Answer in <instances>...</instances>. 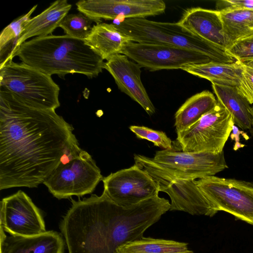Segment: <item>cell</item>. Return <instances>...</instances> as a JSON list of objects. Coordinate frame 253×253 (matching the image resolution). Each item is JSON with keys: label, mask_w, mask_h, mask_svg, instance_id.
<instances>
[{"label": "cell", "mask_w": 253, "mask_h": 253, "mask_svg": "<svg viewBox=\"0 0 253 253\" xmlns=\"http://www.w3.org/2000/svg\"><path fill=\"white\" fill-rule=\"evenodd\" d=\"M218 10L227 7L253 9V0H222L217 3Z\"/></svg>", "instance_id": "obj_30"}, {"label": "cell", "mask_w": 253, "mask_h": 253, "mask_svg": "<svg viewBox=\"0 0 253 253\" xmlns=\"http://www.w3.org/2000/svg\"><path fill=\"white\" fill-rule=\"evenodd\" d=\"M218 102L231 115L234 124L244 130L253 129V106L236 87L212 84Z\"/></svg>", "instance_id": "obj_20"}, {"label": "cell", "mask_w": 253, "mask_h": 253, "mask_svg": "<svg viewBox=\"0 0 253 253\" xmlns=\"http://www.w3.org/2000/svg\"><path fill=\"white\" fill-rule=\"evenodd\" d=\"M129 129L137 137L151 141L155 146L160 147L164 150L173 149L172 141L163 131L137 126H131Z\"/></svg>", "instance_id": "obj_27"}, {"label": "cell", "mask_w": 253, "mask_h": 253, "mask_svg": "<svg viewBox=\"0 0 253 253\" xmlns=\"http://www.w3.org/2000/svg\"><path fill=\"white\" fill-rule=\"evenodd\" d=\"M85 43L103 60L113 55L122 54L124 48L133 42L120 32L114 24L99 23L94 24L84 40Z\"/></svg>", "instance_id": "obj_19"}, {"label": "cell", "mask_w": 253, "mask_h": 253, "mask_svg": "<svg viewBox=\"0 0 253 253\" xmlns=\"http://www.w3.org/2000/svg\"><path fill=\"white\" fill-rule=\"evenodd\" d=\"M217 103L214 95L208 90L203 91L187 99L175 114L174 126L176 132L189 128L213 109Z\"/></svg>", "instance_id": "obj_22"}, {"label": "cell", "mask_w": 253, "mask_h": 253, "mask_svg": "<svg viewBox=\"0 0 253 253\" xmlns=\"http://www.w3.org/2000/svg\"><path fill=\"white\" fill-rule=\"evenodd\" d=\"M140 68L139 64L122 54L110 57L104 66L114 78L118 88L152 115L155 113V108L141 82Z\"/></svg>", "instance_id": "obj_15"}, {"label": "cell", "mask_w": 253, "mask_h": 253, "mask_svg": "<svg viewBox=\"0 0 253 253\" xmlns=\"http://www.w3.org/2000/svg\"><path fill=\"white\" fill-rule=\"evenodd\" d=\"M116 28L133 42L175 46L203 53L214 62L236 61L219 49L183 28L178 23L157 22L145 18L125 19L114 24Z\"/></svg>", "instance_id": "obj_4"}, {"label": "cell", "mask_w": 253, "mask_h": 253, "mask_svg": "<svg viewBox=\"0 0 253 253\" xmlns=\"http://www.w3.org/2000/svg\"><path fill=\"white\" fill-rule=\"evenodd\" d=\"M22 62L51 76L63 78L69 73L95 78L102 72L105 62L84 40L67 35L37 37L12 51Z\"/></svg>", "instance_id": "obj_3"}, {"label": "cell", "mask_w": 253, "mask_h": 253, "mask_svg": "<svg viewBox=\"0 0 253 253\" xmlns=\"http://www.w3.org/2000/svg\"><path fill=\"white\" fill-rule=\"evenodd\" d=\"M225 52L241 63L253 59V35L234 42L226 48Z\"/></svg>", "instance_id": "obj_28"}, {"label": "cell", "mask_w": 253, "mask_h": 253, "mask_svg": "<svg viewBox=\"0 0 253 253\" xmlns=\"http://www.w3.org/2000/svg\"><path fill=\"white\" fill-rule=\"evenodd\" d=\"M71 202L59 225L68 253H116L122 245L143 237L170 207L159 195L126 208L104 192Z\"/></svg>", "instance_id": "obj_2"}, {"label": "cell", "mask_w": 253, "mask_h": 253, "mask_svg": "<svg viewBox=\"0 0 253 253\" xmlns=\"http://www.w3.org/2000/svg\"><path fill=\"white\" fill-rule=\"evenodd\" d=\"M0 227L10 235L31 236L46 231L40 210L23 191L0 202Z\"/></svg>", "instance_id": "obj_13"}, {"label": "cell", "mask_w": 253, "mask_h": 253, "mask_svg": "<svg viewBox=\"0 0 253 253\" xmlns=\"http://www.w3.org/2000/svg\"><path fill=\"white\" fill-rule=\"evenodd\" d=\"M71 7L72 5L67 0H57L42 13L31 18L24 26L14 49L30 38L51 35Z\"/></svg>", "instance_id": "obj_18"}, {"label": "cell", "mask_w": 253, "mask_h": 253, "mask_svg": "<svg viewBox=\"0 0 253 253\" xmlns=\"http://www.w3.org/2000/svg\"><path fill=\"white\" fill-rule=\"evenodd\" d=\"M242 63V75L237 88L240 94L253 104V59Z\"/></svg>", "instance_id": "obj_29"}, {"label": "cell", "mask_w": 253, "mask_h": 253, "mask_svg": "<svg viewBox=\"0 0 253 253\" xmlns=\"http://www.w3.org/2000/svg\"><path fill=\"white\" fill-rule=\"evenodd\" d=\"M182 70L194 76L207 79L212 84L237 87L243 70L242 63L211 62L187 65Z\"/></svg>", "instance_id": "obj_21"}, {"label": "cell", "mask_w": 253, "mask_h": 253, "mask_svg": "<svg viewBox=\"0 0 253 253\" xmlns=\"http://www.w3.org/2000/svg\"><path fill=\"white\" fill-rule=\"evenodd\" d=\"M218 11L227 47L238 40L253 35V9L227 7Z\"/></svg>", "instance_id": "obj_23"}, {"label": "cell", "mask_w": 253, "mask_h": 253, "mask_svg": "<svg viewBox=\"0 0 253 253\" xmlns=\"http://www.w3.org/2000/svg\"><path fill=\"white\" fill-rule=\"evenodd\" d=\"M103 178L92 157L82 149L66 154L43 184L54 197L62 199L91 193Z\"/></svg>", "instance_id": "obj_6"}, {"label": "cell", "mask_w": 253, "mask_h": 253, "mask_svg": "<svg viewBox=\"0 0 253 253\" xmlns=\"http://www.w3.org/2000/svg\"><path fill=\"white\" fill-rule=\"evenodd\" d=\"M77 8L86 16L101 22V19L113 20L145 18L165 12L162 0H82Z\"/></svg>", "instance_id": "obj_14"}, {"label": "cell", "mask_w": 253, "mask_h": 253, "mask_svg": "<svg viewBox=\"0 0 253 253\" xmlns=\"http://www.w3.org/2000/svg\"><path fill=\"white\" fill-rule=\"evenodd\" d=\"M134 160L135 164L154 180L159 191L168 194L171 200L169 211L210 217L218 212L198 187L195 179L175 177L162 169L151 158L135 154Z\"/></svg>", "instance_id": "obj_7"}, {"label": "cell", "mask_w": 253, "mask_h": 253, "mask_svg": "<svg viewBox=\"0 0 253 253\" xmlns=\"http://www.w3.org/2000/svg\"><path fill=\"white\" fill-rule=\"evenodd\" d=\"M93 22L101 23L79 12L77 14H68L59 27L64 30L65 35L84 40L92 29L91 25Z\"/></svg>", "instance_id": "obj_26"}, {"label": "cell", "mask_w": 253, "mask_h": 253, "mask_svg": "<svg viewBox=\"0 0 253 253\" xmlns=\"http://www.w3.org/2000/svg\"><path fill=\"white\" fill-rule=\"evenodd\" d=\"M65 241L55 231L31 236H6L0 227L1 253H64Z\"/></svg>", "instance_id": "obj_17"}, {"label": "cell", "mask_w": 253, "mask_h": 253, "mask_svg": "<svg viewBox=\"0 0 253 253\" xmlns=\"http://www.w3.org/2000/svg\"><path fill=\"white\" fill-rule=\"evenodd\" d=\"M122 54L151 71L181 69L187 65L214 62L210 57L194 50L159 44L131 42Z\"/></svg>", "instance_id": "obj_10"}, {"label": "cell", "mask_w": 253, "mask_h": 253, "mask_svg": "<svg viewBox=\"0 0 253 253\" xmlns=\"http://www.w3.org/2000/svg\"><path fill=\"white\" fill-rule=\"evenodd\" d=\"M177 23L190 33L225 51L227 43L223 33L219 11L191 8L185 11Z\"/></svg>", "instance_id": "obj_16"}, {"label": "cell", "mask_w": 253, "mask_h": 253, "mask_svg": "<svg viewBox=\"0 0 253 253\" xmlns=\"http://www.w3.org/2000/svg\"><path fill=\"white\" fill-rule=\"evenodd\" d=\"M234 125L230 113L217 102L195 124L177 133L176 140L183 152L219 153L223 151Z\"/></svg>", "instance_id": "obj_8"}, {"label": "cell", "mask_w": 253, "mask_h": 253, "mask_svg": "<svg viewBox=\"0 0 253 253\" xmlns=\"http://www.w3.org/2000/svg\"><path fill=\"white\" fill-rule=\"evenodd\" d=\"M12 59L0 65V87L29 107L50 110L58 108L60 87L51 76Z\"/></svg>", "instance_id": "obj_5"}, {"label": "cell", "mask_w": 253, "mask_h": 253, "mask_svg": "<svg viewBox=\"0 0 253 253\" xmlns=\"http://www.w3.org/2000/svg\"><path fill=\"white\" fill-rule=\"evenodd\" d=\"M196 182L218 211L227 212L253 225V182L214 175Z\"/></svg>", "instance_id": "obj_9"}, {"label": "cell", "mask_w": 253, "mask_h": 253, "mask_svg": "<svg viewBox=\"0 0 253 253\" xmlns=\"http://www.w3.org/2000/svg\"><path fill=\"white\" fill-rule=\"evenodd\" d=\"M37 5L34 6L26 14L14 20L4 28L0 35V65L11 58L18 39L23 30L24 26L31 19Z\"/></svg>", "instance_id": "obj_25"}, {"label": "cell", "mask_w": 253, "mask_h": 253, "mask_svg": "<svg viewBox=\"0 0 253 253\" xmlns=\"http://www.w3.org/2000/svg\"><path fill=\"white\" fill-rule=\"evenodd\" d=\"M80 148L72 126L55 110L29 107L0 87V190L37 187Z\"/></svg>", "instance_id": "obj_1"}, {"label": "cell", "mask_w": 253, "mask_h": 253, "mask_svg": "<svg viewBox=\"0 0 253 253\" xmlns=\"http://www.w3.org/2000/svg\"><path fill=\"white\" fill-rule=\"evenodd\" d=\"M116 253H194L185 242L151 237L139 238L120 246Z\"/></svg>", "instance_id": "obj_24"}, {"label": "cell", "mask_w": 253, "mask_h": 253, "mask_svg": "<svg viewBox=\"0 0 253 253\" xmlns=\"http://www.w3.org/2000/svg\"><path fill=\"white\" fill-rule=\"evenodd\" d=\"M152 159L169 174L186 179L214 176L228 168L223 151L212 153L163 150L157 151Z\"/></svg>", "instance_id": "obj_11"}, {"label": "cell", "mask_w": 253, "mask_h": 253, "mask_svg": "<svg viewBox=\"0 0 253 253\" xmlns=\"http://www.w3.org/2000/svg\"><path fill=\"white\" fill-rule=\"evenodd\" d=\"M102 181L103 192L115 203L125 208L159 195L160 192L152 177L135 164L110 173Z\"/></svg>", "instance_id": "obj_12"}]
</instances>
